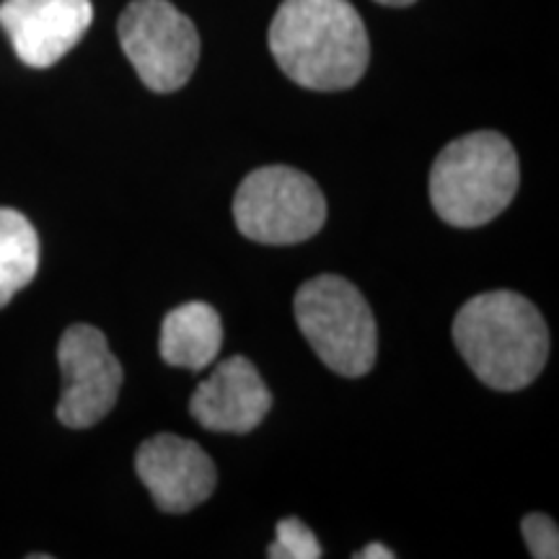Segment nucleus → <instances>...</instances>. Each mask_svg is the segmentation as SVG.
<instances>
[{"instance_id": "4", "label": "nucleus", "mask_w": 559, "mask_h": 559, "mask_svg": "<svg viewBox=\"0 0 559 559\" xmlns=\"http://www.w3.org/2000/svg\"><path fill=\"white\" fill-rule=\"evenodd\" d=\"M298 330L326 368L360 379L376 362L379 330L368 300L340 275H319L296 293Z\"/></svg>"}, {"instance_id": "13", "label": "nucleus", "mask_w": 559, "mask_h": 559, "mask_svg": "<svg viewBox=\"0 0 559 559\" xmlns=\"http://www.w3.org/2000/svg\"><path fill=\"white\" fill-rule=\"evenodd\" d=\"M270 559H319L324 549L313 531L300 519H285L275 528V544L267 549Z\"/></svg>"}, {"instance_id": "8", "label": "nucleus", "mask_w": 559, "mask_h": 559, "mask_svg": "<svg viewBox=\"0 0 559 559\" xmlns=\"http://www.w3.org/2000/svg\"><path fill=\"white\" fill-rule=\"evenodd\" d=\"M94 21L91 0H3L0 26L19 60L29 68H52L66 58Z\"/></svg>"}, {"instance_id": "2", "label": "nucleus", "mask_w": 559, "mask_h": 559, "mask_svg": "<svg viewBox=\"0 0 559 559\" xmlns=\"http://www.w3.org/2000/svg\"><path fill=\"white\" fill-rule=\"evenodd\" d=\"M453 342L474 376L498 391L526 389L549 358L547 321L513 290L466 300L453 321Z\"/></svg>"}, {"instance_id": "9", "label": "nucleus", "mask_w": 559, "mask_h": 559, "mask_svg": "<svg viewBox=\"0 0 559 559\" xmlns=\"http://www.w3.org/2000/svg\"><path fill=\"white\" fill-rule=\"evenodd\" d=\"M135 472L166 513H187L215 492L218 472L194 440L160 432L138 449Z\"/></svg>"}, {"instance_id": "11", "label": "nucleus", "mask_w": 559, "mask_h": 559, "mask_svg": "<svg viewBox=\"0 0 559 559\" xmlns=\"http://www.w3.org/2000/svg\"><path fill=\"white\" fill-rule=\"evenodd\" d=\"M223 345V324L218 311L202 300L177 306L166 313L160 326V358L171 368L205 370L215 362Z\"/></svg>"}, {"instance_id": "1", "label": "nucleus", "mask_w": 559, "mask_h": 559, "mask_svg": "<svg viewBox=\"0 0 559 559\" xmlns=\"http://www.w3.org/2000/svg\"><path fill=\"white\" fill-rule=\"evenodd\" d=\"M270 50L290 81L311 91L353 88L370 60L366 24L349 0H283Z\"/></svg>"}, {"instance_id": "12", "label": "nucleus", "mask_w": 559, "mask_h": 559, "mask_svg": "<svg viewBox=\"0 0 559 559\" xmlns=\"http://www.w3.org/2000/svg\"><path fill=\"white\" fill-rule=\"evenodd\" d=\"M39 270V236L19 210L0 207V309L32 283Z\"/></svg>"}, {"instance_id": "6", "label": "nucleus", "mask_w": 559, "mask_h": 559, "mask_svg": "<svg viewBox=\"0 0 559 559\" xmlns=\"http://www.w3.org/2000/svg\"><path fill=\"white\" fill-rule=\"evenodd\" d=\"M117 34L140 81L156 94H171L192 79L200 60L198 26L169 0H132Z\"/></svg>"}, {"instance_id": "10", "label": "nucleus", "mask_w": 559, "mask_h": 559, "mask_svg": "<svg viewBox=\"0 0 559 559\" xmlns=\"http://www.w3.org/2000/svg\"><path fill=\"white\" fill-rule=\"evenodd\" d=\"M272 407V394L249 358H228L192 394L190 412L205 430L251 432Z\"/></svg>"}, {"instance_id": "3", "label": "nucleus", "mask_w": 559, "mask_h": 559, "mask_svg": "<svg viewBox=\"0 0 559 559\" xmlns=\"http://www.w3.org/2000/svg\"><path fill=\"white\" fill-rule=\"evenodd\" d=\"M519 156L500 132L479 130L440 151L430 171V200L440 221L477 228L495 221L519 192Z\"/></svg>"}, {"instance_id": "16", "label": "nucleus", "mask_w": 559, "mask_h": 559, "mask_svg": "<svg viewBox=\"0 0 559 559\" xmlns=\"http://www.w3.org/2000/svg\"><path fill=\"white\" fill-rule=\"evenodd\" d=\"M381 5H391V9H404V5H412L415 0H376Z\"/></svg>"}, {"instance_id": "5", "label": "nucleus", "mask_w": 559, "mask_h": 559, "mask_svg": "<svg viewBox=\"0 0 559 559\" xmlns=\"http://www.w3.org/2000/svg\"><path fill=\"white\" fill-rule=\"evenodd\" d=\"M234 221L251 241L290 247L324 228L326 200L309 174L290 166H262L236 190Z\"/></svg>"}, {"instance_id": "7", "label": "nucleus", "mask_w": 559, "mask_h": 559, "mask_svg": "<svg viewBox=\"0 0 559 559\" xmlns=\"http://www.w3.org/2000/svg\"><path fill=\"white\" fill-rule=\"evenodd\" d=\"M62 394L58 419L66 428L86 430L115 409L122 389V366L109 349L102 330L73 324L62 332L58 345Z\"/></svg>"}, {"instance_id": "14", "label": "nucleus", "mask_w": 559, "mask_h": 559, "mask_svg": "<svg viewBox=\"0 0 559 559\" xmlns=\"http://www.w3.org/2000/svg\"><path fill=\"white\" fill-rule=\"evenodd\" d=\"M523 542L534 559H557L559 557V528L557 523L544 513H531L521 523Z\"/></svg>"}, {"instance_id": "15", "label": "nucleus", "mask_w": 559, "mask_h": 559, "mask_svg": "<svg viewBox=\"0 0 559 559\" xmlns=\"http://www.w3.org/2000/svg\"><path fill=\"white\" fill-rule=\"evenodd\" d=\"M355 559H394V551L383 547V544H368L366 549L355 551Z\"/></svg>"}]
</instances>
